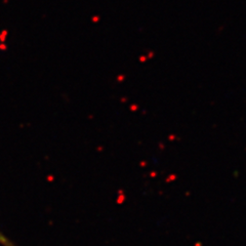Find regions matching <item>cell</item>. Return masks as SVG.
Wrapping results in <instances>:
<instances>
[{
	"mask_svg": "<svg viewBox=\"0 0 246 246\" xmlns=\"http://www.w3.org/2000/svg\"><path fill=\"white\" fill-rule=\"evenodd\" d=\"M0 244L3 246H16V244H13L1 231H0Z\"/></svg>",
	"mask_w": 246,
	"mask_h": 246,
	"instance_id": "cell-1",
	"label": "cell"
}]
</instances>
